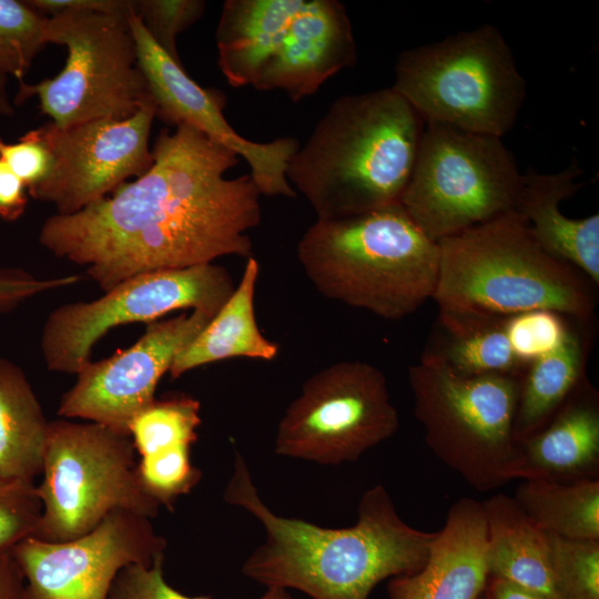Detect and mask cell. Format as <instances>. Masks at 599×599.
<instances>
[{
	"mask_svg": "<svg viewBox=\"0 0 599 599\" xmlns=\"http://www.w3.org/2000/svg\"><path fill=\"white\" fill-rule=\"evenodd\" d=\"M151 151L134 181L41 226V245L85 266L103 292L144 273L252 256L261 192L250 174L225 176L240 158L186 125L161 130Z\"/></svg>",
	"mask_w": 599,
	"mask_h": 599,
	"instance_id": "cell-1",
	"label": "cell"
},
{
	"mask_svg": "<svg viewBox=\"0 0 599 599\" xmlns=\"http://www.w3.org/2000/svg\"><path fill=\"white\" fill-rule=\"evenodd\" d=\"M224 499L265 530L264 541L242 565L243 575L266 588L296 589L313 599H367L382 580L420 570L437 535L406 524L383 485L362 495L358 519L347 528L278 516L261 499L238 453Z\"/></svg>",
	"mask_w": 599,
	"mask_h": 599,
	"instance_id": "cell-2",
	"label": "cell"
},
{
	"mask_svg": "<svg viewBox=\"0 0 599 599\" xmlns=\"http://www.w3.org/2000/svg\"><path fill=\"white\" fill-rule=\"evenodd\" d=\"M425 122L393 88L346 94L291 158L286 177L321 220L399 202Z\"/></svg>",
	"mask_w": 599,
	"mask_h": 599,
	"instance_id": "cell-3",
	"label": "cell"
},
{
	"mask_svg": "<svg viewBox=\"0 0 599 599\" xmlns=\"http://www.w3.org/2000/svg\"><path fill=\"white\" fill-rule=\"evenodd\" d=\"M439 309L508 317L550 309L580 324L595 316V285L545 252L514 210L437 242Z\"/></svg>",
	"mask_w": 599,
	"mask_h": 599,
	"instance_id": "cell-4",
	"label": "cell"
},
{
	"mask_svg": "<svg viewBox=\"0 0 599 599\" xmlns=\"http://www.w3.org/2000/svg\"><path fill=\"white\" fill-rule=\"evenodd\" d=\"M325 297L397 321L433 297L439 246L397 202L342 219H317L296 250Z\"/></svg>",
	"mask_w": 599,
	"mask_h": 599,
	"instance_id": "cell-5",
	"label": "cell"
},
{
	"mask_svg": "<svg viewBox=\"0 0 599 599\" xmlns=\"http://www.w3.org/2000/svg\"><path fill=\"white\" fill-rule=\"evenodd\" d=\"M219 67L235 88L282 90L293 101L356 61L337 0H227L216 29Z\"/></svg>",
	"mask_w": 599,
	"mask_h": 599,
	"instance_id": "cell-6",
	"label": "cell"
},
{
	"mask_svg": "<svg viewBox=\"0 0 599 599\" xmlns=\"http://www.w3.org/2000/svg\"><path fill=\"white\" fill-rule=\"evenodd\" d=\"M392 88L424 122L497 138L512 128L526 98L509 45L487 23L403 51Z\"/></svg>",
	"mask_w": 599,
	"mask_h": 599,
	"instance_id": "cell-7",
	"label": "cell"
},
{
	"mask_svg": "<svg viewBox=\"0 0 599 599\" xmlns=\"http://www.w3.org/2000/svg\"><path fill=\"white\" fill-rule=\"evenodd\" d=\"M520 376H459L420 358L408 368L414 416L433 454L478 491L520 478L514 424Z\"/></svg>",
	"mask_w": 599,
	"mask_h": 599,
	"instance_id": "cell-8",
	"label": "cell"
},
{
	"mask_svg": "<svg viewBox=\"0 0 599 599\" xmlns=\"http://www.w3.org/2000/svg\"><path fill=\"white\" fill-rule=\"evenodd\" d=\"M135 454L126 433L85 420L50 422L37 485L42 514L34 537L72 540L119 510L158 516L161 505L145 490Z\"/></svg>",
	"mask_w": 599,
	"mask_h": 599,
	"instance_id": "cell-9",
	"label": "cell"
},
{
	"mask_svg": "<svg viewBox=\"0 0 599 599\" xmlns=\"http://www.w3.org/2000/svg\"><path fill=\"white\" fill-rule=\"evenodd\" d=\"M521 182L522 174L501 138L425 122L399 203L437 243L512 211Z\"/></svg>",
	"mask_w": 599,
	"mask_h": 599,
	"instance_id": "cell-10",
	"label": "cell"
},
{
	"mask_svg": "<svg viewBox=\"0 0 599 599\" xmlns=\"http://www.w3.org/2000/svg\"><path fill=\"white\" fill-rule=\"evenodd\" d=\"M47 40L67 48L63 69L35 84L20 82L14 103L37 97L52 123L70 126L126 119L152 101L128 14H57L48 19Z\"/></svg>",
	"mask_w": 599,
	"mask_h": 599,
	"instance_id": "cell-11",
	"label": "cell"
},
{
	"mask_svg": "<svg viewBox=\"0 0 599 599\" xmlns=\"http://www.w3.org/2000/svg\"><path fill=\"white\" fill-rule=\"evenodd\" d=\"M398 428L383 372L367 362L342 361L305 380L278 423L274 450L334 466L356 461Z\"/></svg>",
	"mask_w": 599,
	"mask_h": 599,
	"instance_id": "cell-12",
	"label": "cell"
},
{
	"mask_svg": "<svg viewBox=\"0 0 599 599\" xmlns=\"http://www.w3.org/2000/svg\"><path fill=\"white\" fill-rule=\"evenodd\" d=\"M235 288L230 272L210 263L150 272L128 278L90 302L55 307L47 317L40 339L51 372L77 374L110 329L136 322L152 323L177 311H201L213 316Z\"/></svg>",
	"mask_w": 599,
	"mask_h": 599,
	"instance_id": "cell-13",
	"label": "cell"
},
{
	"mask_svg": "<svg viewBox=\"0 0 599 599\" xmlns=\"http://www.w3.org/2000/svg\"><path fill=\"white\" fill-rule=\"evenodd\" d=\"M165 548L150 518L119 510L72 540L30 537L12 551L24 575L26 599H109L124 567L152 565Z\"/></svg>",
	"mask_w": 599,
	"mask_h": 599,
	"instance_id": "cell-14",
	"label": "cell"
},
{
	"mask_svg": "<svg viewBox=\"0 0 599 599\" xmlns=\"http://www.w3.org/2000/svg\"><path fill=\"white\" fill-rule=\"evenodd\" d=\"M155 118L153 101L126 119H99L34 129L53 156L49 181L32 196L54 205L57 214H73L104 199L152 164L149 146Z\"/></svg>",
	"mask_w": 599,
	"mask_h": 599,
	"instance_id": "cell-15",
	"label": "cell"
},
{
	"mask_svg": "<svg viewBox=\"0 0 599 599\" xmlns=\"http://www.w3.org/2000/svg\"><path fill=\"white\" fill-rule=\"evenodd\" d=\"M212 317L209 313L192 311L149 323L143 335L129 348L108 358L89 361L62 395L58 415L129 434L132 419L155 400L156 386L176 355Z\"/></svg>",
	"mask_w": 599,
	"mask_h": 599,
	"instance_id": "cell-16",
	"label": "cell"
},
{
	"mask_svg": "<svg viewBox=\"0 0 599 599\" xmlns=\"http://www.w3.org/2000/svg\"><path fill=\"white\" fill-rule=\"evenodd\" d=\"M138 65L155 106V116L167 124L190 126L246 161L250 175L267 196L294 197L286 177L291 158L298 149L294 138L254 142L240 135L223 114L224 100L204 89L149 35L131 8L128 14Z\"/></svg>",
	"mask_w": 599,
	"mask_h": 599,
	"instance_id": "cell-17",
	"label": "cell"
},
{
	"mask_svg": "<svg viewBox=\"0 0 599 599\" xmlns=\"http://www.w3.org/2000/svg\"><path fill=\"white\" fill-rule=\"evenodd\" d=\"M483 502L460 498L437 531L424 567L390 578L389 599H478L488 579Z\"/></svg>",
	"mask_w": 599,
	"mask_h": 599,
	"instance_id": "cell-18",
	"label": "cell"
},
{
	"mask_svg": "<svg viewBox=\"0 0 599 599\" xmlns=\"http://www.w3.org/2000/svg\"><path fill=\"white\" fill-rule=\"evenodd\" d=\"M582 170L576 162L557 173L529 167L514 207L528 224L538 245L549 255L569 263L599 285V214L570 219L560 203L582 186Z\"/></svg>",
	"mask_w": 599,
	"mask_h": 599,
	"instance_id": "cell-19",
	"label": "cell"
},
{
	"mask_svg": "<svg viewBox=\"0 0 599 599\" xmlns=\"http://www.w3.org/2000/svg\"><path fill=\"white\" fill-rule=\"evenodd\" d=\"M518 447L521 479H599V395L587 375L552 418Z\"/></svg>",
	"mask_w": 599,
	"mask_h": 599,
	"instance_id": "cell-20",
	"label": "cell"
},
{
	"mask_svg": "<svg viewBox=\"0 0 599 599\" xmlns=\"http://www.w3.org/2000/svg\"><path fill=\"white\" fill-rule=\"evenodd\" d=\"M506 318L439 309L420 358L437 362L459 376L522 377L528 366L511 349Z\"/></svg>",
	"mask_w": 599,
	"mask_h": 599,
	"instance_id": "cell-21",
	"label": "cell"
},
{
	"mask_svg": "<svg viewBox=\"0 0 599 599\" xmlns=\"http://www.w3.org/2000/svg\"><path fill=\"white\" fill-rule=\"evenodd\" d=\"M260 264L246 258L243 274L233 293L201 333L174 358L172 378L196 367L233 357L272 361L278 346L261 332L254 309Z\"/></svg>",
	"mask_w": 599,
	"mask_h": 599,
	"instance_id": "cell-22",
	"label": "cell"
},
{
	"mask_svg": "<svg viewBox=\"0 0 599 599\" xmlns=\"http://www.w3.org/2000/svg\"><path fill=\"white\" fill-rule=\"evenodd\" d=\"M483 508L487 526L488 575L555 599L546 531L537 527L508 495L489 497Z\"/></svg>",
	"mask_w": 599,
	"mask_h": 599,
	"instance_id": "cell-23",
	"label": "cell"
},
{
	"mask_svg": "<svg viewBox=\"0 0 599 599\" xmlns=\"http://www.w3.org/2000/svg\"><path fill=\"white\" fill-rule=\"evenodd\" d=\"M588 325L571 321L562 343L530 363L521 378L514 435L517 443L544 427L586 376Z\"/></svg>",
	"mask_w": 599,
	"mask_h": 599,
	"instance_id": "cell-24",
	"label": "cell"
},
{
	"mask_svg": "<svg viewBox=\"0 0 599 599\" xmlns=\"http://www.w3.org/2000/svg\"><path fill=\"white\" fill-rule=\"evenodd\" d=\"M49 423L23 370L0 357V477L41 475Z\"/></svg>",
	"mask_w": 599,
	"mask_h": 599,
	"instance_id": "cell-25",
	"label": "cell"
},
{
	"mask_svg": "<svg viewBox=\"0 0 599 599\" xmlns=\"http://www.w3.org/2000/svg\"><path fill=\"white\" fill-rule=\"evenodd\" d=\"M514 499L544 531L599 540V479H524Z\"/></svg>",
	"mask_w": 599,
	"mask_h": 599,
	"instance_id": "cell-26",
	"label": "cell"
},
{
	"mask_svg": "<svg viewBox=\"0 0 599 599\" xmlns=\"http://www.w3.org/2000/svg\"><path fill=\"white\" fill-rule=\"evenodd\" d=\"M201 424L200 403L180 395L155 399L129 425V434L140 457L179 445L191 446Z\"/></svg>",
	"mask_w": 599,
	"mask_h": 599,
	"instance_id": "cell-27",
	"label": "cell"
},
{
	"mask_svg": "<svg viewBox=\"0 0 599 599\" xmlns=\"http://www.w3.org/2000/svg\"><path fill=\"white\" fill-rule=\"evenodd\" d=\"M48 17L27 0H0V78L19 83L48 44Z\"/></svg>",
	"mask_w": 599,
	"mask_h": 599,
	"instance_id": "cell-28",
	"label": "cell"
},
{
	"mask_svg": "<svg viewBox=\"0 0 599 599\" xmlns=\"http://www.w3.org/2000/svg\"><path fill=\"white\" fill-rule=\"evenodd\" d=\"M555 599H599V540L547 532Z\"/></svg>",
	"mask_w": 599,
	"mask_h": 599,
	"instance_id": "cell-29",
	"label": "cell"
},
{
	"mask_svg": "<svg viewBox=\"0 0 599 599\" xmlns=\"http://www.w3.org/2000/svg\"><path fill=\"white\" fill-rule=\"evenodd\" d=\"M187 445H179L141 457L139 475L145 490L172 509L175 500L197 484L201 471L190 457Z\"/></svg>",
	"mask_w": 599,
	"mask_h": 599,
	"instance_id": "cell-30",
	"label": "cell"
},
{
	"mask_svg": "<svg viewBox=\"0 0 599 599\" xmlns=\"http://www.w3.org/2000/svg\"><path fill=\"white\" fill-rule=\"evenodd\" d=\"M571 321L550 309H534L508 316L505 329L515 356L528 366L562 343Z\"/></svg>",
	"mask_w": 599,
	"mask_h": 599,
	"instance_id": "cell-31",
	"label": "cell"
},
{
	"mask_svg": "<svg viewBox=\"0 0 599 599\" xmlns=\"http://www.w3.org/2000/svg\"><path fill=\"white\" fill-rule=\"evenodd\" d=\"M201 0H132V8L154 42L175 62L177 35L195 23L204 13Z\"/></svg>",
	"mask_w": 599,
	"mask_h": 599,
	"instance_id": "cell-32",
	"label": "cell"
},
{
	"mask_svg": "<svg viewBox=\"0 0 599 599\" xmlns=\"http://www.w3.org/2000/svg\"><path fill=\"white\" fill-rule=\"evenodd\" d=\"M42 504L34 481L0 477V549L34 537Z\"/></svg>",
	"mask_w": 599,
	"mask_h": 599,
	"instance_id": "cell-33",
	"label": "cell"
},
{
	"mask_svg": "<svg viewBox=\"0 0 599 599\" xmlns=\"http://www.w3.org/2000/svg\"><path fill=\"white\" fill-rule=\"evenodd\" d=\"M0 156L24 184L31 197L49 181L53 172V156L34 129L16 143L0 139Z\"/></svg>",
	"mask_w": 599,
	"mask_h": 599,
	"instance_id": "cell-34",
	"label": "cell"
},
{
	"mask_svg": "<svg viewBox=\"0 0 599 599\" xmlns=\"http://www.w3.org/2000/svg\"><path fill=\"white\" fill-rule=\"evenodd\" d=\"M164 556L152 565L131 564L115 577L109 599H212L210 596H186L164 578Z\"/></svg>",
	"mask_w": 599,
	"mask_h": 599,
	"instance_id": "cell-35",
	"label": "cell"
},
{
	"mask_svg": "<svg viewBox=\"0 0 599 599\" xmlns=\"http://www.w3.org/2000/svg\"><path fill=\"white\" fill-rule=\"evenodd\" d=\"M80 281L78 275L37 278L17 270L0 272V314L18 307L23 302L45 292L71 286Z\"/></svg>",
	"mask_w": 599,
	"mask_h": 599,
	"instance_id": "cell-36",
	"label": "cell"
},
{
	"mask_svg": "<svg viewBox=\"0 0 599 599\" xmlns=\"http://www.w3.org/2000/svg\"><path fill=\"white\" fill-rule=\"evenodd\" d=\"M35 10L50 18L65 12L129 14L132 0H27Z\"/></svg>",
	"mask_w": 599,
	"mask_h": 599,
	"instance_id": "cell-37",
	"label": "cell"
},
{
	"mask_svg": "<svg viewBox=\"0 0 599 599\" xmlns=\"http://www.w3.org/2000/svg\"><path fill=\"white\" fill-rule=\"evenodd\" d=\"M27 204L24 184L0 156V220H18L23 215Z\"/></svg>",
	"mask_w": 599,
	"mask_h": 599,
	"instance_id": "cell-38",
	"label": "cell"
},
{
	"mask_svg": "<svg viewBox=\"0 0 599 599\" xmlns=\"http://www.w3.org/2000/svg\"><path fill=\"white\" fill-rule=\"evenodd\" d=\"M0 599H26L24 575L12 549H0Z\"/></svg>",
	"mask_w": 599,
	"mask_h": 599,
	"instance_id": "cell-39",
	"label": "cell"
},
{
	"mask_svg": "<svg viewBox=\"0 0 599 599\" xmlns=\"http://www.w3.org/2000/svg\"><path fill=\"white\" fill-rule=\"evenodd\" d=\"M484 596L486 599H552L508 579L491 576L487 579Z\"/></svg>",
	"mask_w": 599,
	"mask_h": 599,
	"instance_id": "cell-40",
	"label": "cell"
},
{
	"mask_svg": "<svg viewBox=\"0 0 599 599\" xmlns=\"http://www.w3.org/2000/svg\"><path fill=\"white\" fill-rule=\"evenodd\" d=\"M13 105L7 92V79L0 78V115H12Z\"/></svg>",
	"mask_w": 599,
	"mask_h": 599,
	"instance_id": "cell-41",
	"label": "cell"
},
{
	"mask_svg": "<svg viewBox=\"0 0 599 599\" xmlns=\"http://www.w3.org/2000/svg\"><path fill=\"white\" fill-rule=\"evenodd\" d=\"M258 599H294L287 589L280 587H268Z\"/></svg>",
	"mask_w": 599,
	"mask_h": 599,
	"instance_id": "cell-42",
	"label": "cell"
},
{
	"mask_svg": "<svg viewBox=\"0 0 599 599\" xmlns=\"http://www.w3.org/2000/svg\"><path fill=\"white\" fill-rule=\"evenodd\" d=\"M478 599H486L484 593Z\"/></svg>",
	"mask_w": 599,
	"mask_h": 599,
	"instance_id": "cell-43",
	"label": "cell"
}]
</instances>
